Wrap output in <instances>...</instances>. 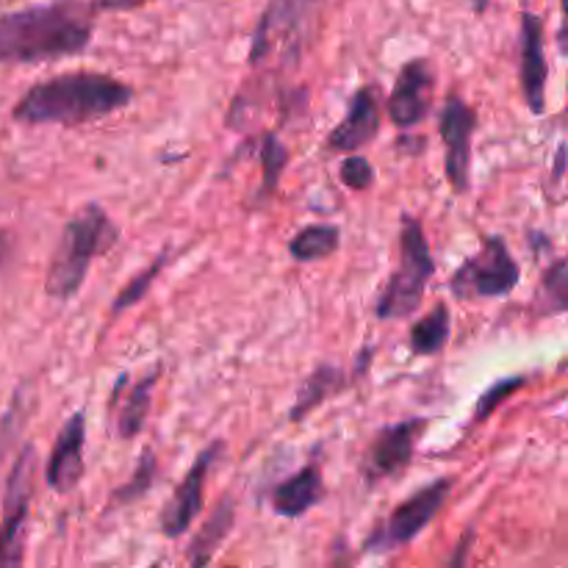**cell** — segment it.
<instances>
[{
    "mask_svg": "<svg viewBox=\"0 0 568 568\" xmlns=\"http://www.w3.org/2000/svg\"><path fill=\"white\" fill-rule=\"evenodd\" d=\"M452 336V314L450 305L439 303L433 311L417 319L408 330V349L417 358H430V355L441 353Z\"/></svg>",
    "mask_w": 568,
    "mask_h": 568,
    "instance_id": "21",
    "label": "cell"
},
{
    "mask_svg": "<svg viewBox=\"0 0 568 568\" xmlns=\"http://www.w3.org/2000/svg\"><path fill=\"white\" fill-rule=\"evenodd\" d=\"M288 161H292V156H288V147L283 145L281 136H277L275 130H266V134L261 136V145H259L261 186H259V192H255L259 206H264L266 200L277 192V186H281V178L283 172H286Z\"/></svg>",
    "mask_w": 568,
    "mask_h": 568,
    "instance_id": "22",
    "label": "cell"
},
{
    "mask_svg": "<svg viewBox=\"0 0 568 568\" xmlns=\"http://www.w3.org/2000/svg\"><path fill=\"white\" fill-rule=\"evenodd\" d=\"M167 261H169V248H164L161 253L156 255V261H152L150 266H145V270H141L139 275H134V281L125 283L123 292H119L117 297H114L112 316H119V314H123V311H128V308H134V305H139L141 299H145V294L150 292L152 281H156V277L161 275V270H164V266H167Z\"/></svg>",
    "mask_w": 568,
    "mask_h": 568,
    "instance_id": "26",
    "label": "cell"
},
{
    "mask_svg": "<svg viewBox=\"0 0 568 568\" xmlns=\"http://www.w3.org/2000/svg\"><path fill=\"white\" fill-rule=\"evenodd\" d=\"M325 499V477L319 463H305L272 488V511L283 518H303Z\"/></svg>",
    "mask_w": 568,
    "mask_h": 568,
    "instance_id": "17",
    "label": "cell"
},
{
    "mask_svg": "<svg viewBox=\"0 0 568 568\" xmlns=\"http://www.w3.org/2000/svg\"><path fill=\"white\" fill-rule=\"evenodd\" d=\"M327 0H270L250 40L248 62L253 70L266 64L297 67L305 48L319 31Z\"/></svg>",
    "mask_w": 568,
    "mask_h": 568,
    "instance_id": "4",
    "label": "cell"
},
{
    "mask_svg": "<svg viewBox=\"0 0 568 568\" xmlns=\"http://www.w3.org/2000/svg\"><path fill=\"white\" fill-rule=\"evenodd\" d=\"M568 308V264L566 259H555L540 275L535 292L533 311L538 316H560Z\"/></svg>",
    "mask_w": 568,
    "mask_h": 568,
    "instance_id": "23",
    "label": "cell"
},
{
    "mask_svg": "<svg viewBox=\"0 0 568 568\" xmlns=\"http://www.w3.org/2000/svg\"><path fill=\"white\" fill-rule=\"evenodd\" d=\"M156 477H158L156 452L145 450L139 455V463H136L130 480H125V485H119V488L112 491V496H108V511H117V507L139 502L141 496L150 494L152 485H156Z\"/></svg>",
    "mask_w": 568,
    "mask_h": 568,
    "instance_id": "24",
    "label": "cell"
},
{
    "mask_svg": "<svg viewBox=\"0 0 568 568\" xmlns=\"http://www.w3.org/2000/svg\"><path fill=\"white\" fill-rule=\"evenodd\" d=\"M562 175H566V145H557L555 150V164H551V183H560Z\"/></svg>",
    "mask_w": 568,
    "mask_h": 568,
    "instance_id": "30",
    "label": "cell"
},
{
    "mask_svg": "<svg viewBox=\"0 0 568 568\" xmlns=\"http://www.w3.org/2000/svg\"><path fill=\"white\" fill-rule=\"evenodd\" d=\"M95 0H48L0 14V64L34 67L90 51L97 25Z\"/></svg>",
    "mask_w": 568,
    "mask_h": 568,
    "instance_id": "1",
    "label": "cell"
},
{
    "mask_svg": "<svg viewBox=\"0 0 568 568\" xmlns=\"http://www.w3.org/2000/svg\"><path fill=\"white\" fill-rule=\"evenodd\" d=\"M233 527H236V502H233L231 494H225L220 499V505L214 507V513L192 535V544L186 549L189 566H209L217 551L222 549V544L228 540V535L233 533Z\"/></svg>",
    "mask_w": 568,
    "mask_h": 568,
    "instance_id": "18",
    "label": "cell"
},
{
    "mask_svg": "<svg viewBox=\"0 0 568 568\" xmlns=\"http://www.w3.org/2000/svg\"><path fill=\"white\" fill-rule=\"evenodd\" d=\"M527 383H529V377L511 375L496 380L494 386H488V391H483V397H480L477 406H474V417H472L474 422H485L491 413H496V408H499L502 402L511 400V397L516 395V391H522Z\"/></svg>",
    "mask_w": 568,
    "mask_h": 568,
    "instance_id": "27",
    "label": "cell"
},
{
    "mask_svg": "<svg viewBox=\"0 0 568 568\" xmlns=\"http://www.w3.org/2000/svg\"><path fill=\"white\" fill-rule=\"evenodd\" d=\"M428 424L430 419L411 417L377 430L375 439L366 446L364 457H360V477H364V483L375 488V485L386 483V480L400 477L411 466Z\"/></svg>",
    "mask_w": 568,
    "mask_h": 568,
    "instance_id": "9",
    "label": "cell"
},
{
    "mask_svg": "<svg viewBox=\"0 0 568 568\" xmlns=\"http://www.w3.org/2000/svg\"><path fill=\"white\" fill-rule=\"evenodd\" d=\"M36 477V446L23 444L14 457L12 474L3 491V511H0V568L23 566L25 560V529H29L31 499H34Z\"/></svg>",
    "mask_w": 568,
    "mask_h": 568,
    "instance_id": "8",
    "label": "cell"
},
{
    "mask_svg": "<svg viewBox=\"0 0 568 568\" xmlns=\"http://www.w3.org/2000/svg\"><path fill=\"white\" fill-rule=\"evenodd\" d=\"M225 441H211L189 469H186L183 480L175 485L172 496L167 505L158 513V527H161L164 538H180L192 529L198 516L206 507V480H209L211 469L222 461L225 455Z\"/></svg>",
    "mask_w": 568,
    "mask_h": 568,
    "instance_id": "11",
    "label": "cell"
},
{
    "mask_svg": "<svg viewBox=\"0 0 568 568\" xmlns=\"http://www.w3.org/2000/svg\"><path fill=\"white\" fill-rule=\"evenodd\" d=\"M0 3H12V0H0Z\"/></svg>",
    "mask_w": 568,
    "mask_h": 568,
    "instance_id": "32",
    "label": "cell"
},
{
    "mask_svg": "<svg viewBox=\"0 0 568 568\" xmlns=\"http://www.w3.org/2000/svg\"><path fill=\"white\" fill-rule=\"evenodd\" d=\"M152 0H95L97 12H136Z\"/></svg>",
    "mask_w": 568,
    "mask_h": 568,
    "instance_id": "29",
    "label": "cell"
},
{
    "mask_svg": "<svg viewBox=\"0 0 568 568\" xmlns=\"http://www.w3.org/2000/svg\"><path fill=\"white\" fill-rule=\"evenodd\" d=\"M477 128V108L450 92L439 114V136L444 141V172L455 194H469L472 189V141Z\"/></svg>",
    "mask_w": 568,
    "mask_h": 568,
    "instance_id": "10",
    "label": "cell"
},
{
    "mask_svg": "<svg viewBox=\"0 0 568 568\" xmlns=\"http://www.w3.org/2000/svg\"><path fill=\"white\" fill-rule=\"evenodd\" d=\"M435 275V259L424 236L419 217L402 214L400 220V264L386 281L383 292L375 303V316L383 322L411 319L422 305L424 292Z\"/></svg>",
    "mask_w": 568,
    "mask_h": 568,
    "instance_id": "5",
    "label": "cell"
},
{
    "mask_svg": "<svg viewBox=\"0 0 568 568\" xmlns=\"http://www.w3.org/2000/svg\"><path fill=\"white\" fill-rule=\"evenodd\" d=\"M433 90H435V67L430 59H411L402 64L400 75L395 81L386 114L391 125L400 130H413L430 117L433 112Z\"/></svg>",
    "mask_w": 568,
    "mask_h": 568,
    "instance_id": "12",
    "label": "cell"
},
{
    "mask_svg": "<svg viewBox=\"0 0 568 568\" xmlns=\"http://www.w3.org/2000/svg\"><path fill=\"white\" fill-rule=\"evenodd\" d=\"M161 364H156L136 383H130V377L123 375V386H119V380L114 386L112 411L114 422H117V435L123 441H134L145 430L147 413H150L152 406V395H156V386L161 380Z\"/></svg>",
    "mask_w": 568,
    "mask_h": 568,
    "instance_id": "16",
    "label": "cell"
},
{
    "mask_svg": "<svg viewBox=\"0 0 568 568\" xmlns=\"http://www.w3.org/2000/svg\"><path fill=\"white\" fill-rule=\"evenodd\" d=\"M338 180L347 189H353V192H366V189L377 183V172L369 158L358 156V152H347V158L338 167Z\"/></svg>",
    "mask_w": 568,
    "mask_h": 568,
    "instance_id": "28",
    "label": "cell"
},
{
    "mask_svg": "<svg viewBox=\"0 0 568 568\" xmlns=\"http://www.w3.org/2000/svg\"><path fill=\"white\" fill-rule=\"evenodd\" d=\"M522 283V264L513 259L511 244L499 233L483 239L480 250H474L450 277V294L461 303L477 299L511 297Z\"/></svg>",
    "mask_w": 568,
    "mask_h": 568,
    "instance_id": "6",
    "label": "cell"
},
{
    "mask_svg": "<svg viewBox=\"0 0 568 568\" xmlns=\"http://www.w3.org/2000/svg\"><path fill=\"white\" fill-rule=\"evenodd\" d=\"M31 408H34V391L29 386H20L12 395V400H9V408L3 411V417H0V463L7 461V455L14 450L20 435H23L25 422L31 417Z\"/></svg>",
    "mask_w": 568,
    "mask_h": 568,
    "instance_id": "25",
    "label": "cell"
},
{
    "mask_svg": "<svg viewBox=\"0 0 568 568\" xmlns=\"http://www.w3.org/2000/svg\"><path fill=\"white\" fill-rule=\"evenodd\" d=\"M130 103H134V86L125 81L95 70H73L31 86L12 108V117L23 125L78 128L112 117Z\"/></svg>",
    "mask_w": 568,
    "mask_h": 568,
    "instance_id": "2",
    "label": "cell"
},
{
    "mask_svg": "<svg viewBox=\"0 0 568 568\" xmlns=\"http://www.w3.org/2000/svg\"><path fill=\"white\" fill-rule=\"evenodd\" d=\"M119 225L97 203H86L64 225L56 250L51 255L45 277V294L56 303H70L84 286L95 259L112 253L119 244Z\"/></svg>",
    "mask_w": 568,
    "mask_h": 568,
    "instance_id": "3",
    "label": "cell"
},
{
    "mask_svg": "<svg viewBox=\"0 0 568 568\" xmlns=\"http://www.w3.org/2000/svg\"><path fill=\"white\" fill-rule=\"evenodd\" d=\"M518 81L529 114L540 117L546 112L549 64L544 51V20L535 12H522L518 18Z\"/></svg>",
    "mask_w": 568,
    "mask_h": 568,
    "instance_id": "14",
    "label": "cell"
},
{
    "mask_svg": "<svg viewBox=\"0 0 568 568\" xmlns=\"http://www.w3.org/2000/svg\"><path fill=\"white\" fill-rule=\"evenodd\" d=\"M349 386V377L341 366L336 364H319L308 371V377L303 380L297 391V400H294L292 411H288V422H303L308 413H314L322 402L333 400V397L341 395Z\"/></svg>",
    "mask_w": 568,
    "mask_h": 568,
    "instance_id": "19",
    "label": "cell"
},
{
    "mask_svg": "<svg viewBox=\"0 0 568 568\" xmlns=\"http://www.w3.org/2000/svg\"><path fill=\"white\" fill-rule=\"evenodd\" d=\"M84 446H86V411H75L67 422L62 424V430L56 433L53 441L51 457H48L45 466V483L48 488L56 491V494H73L81 485L86 474V461H84Z\"/></svg>",
    "mask_w": 568,
    "mask_h": 568,
    "instance_id": "15",
    "label": "cell"
},
{
    "mask_svg": "<svg viewBox=\"0 0 568 568\" xmlns=\"http://www.w3.org/2000/svg\"><path fill=\"white\" fill-rule=\"evenodd\" d=\"M452 485H455L452 477H439L413 491L411 496H406L383 522L366 535V555H389V551L406 549L408 544H413L430 527V522L439 516L444 502L450 499Z\"/></svg>",
    "mask_w": 568,
    "mask_h": 568,
    "instance_id": "7",
    "label": "cell"
},
{
    "mask_svg": "<svg viewBox=\"0 0 568 568\" xmlns=\"http://www.w3.org/2000/svg\"><path fill=\"white\" fill-rule=\"evenodd\" d=\"M341 250V228L330 222H314L299 228L288 242V255L299 264H319Z\"/></svg>",
    "mask_w": 568,
    "mask_h": 568,
    "instance_id": "20",
    "label": "cell"
},
{
    "mask_svg": "<svg viewBox=\"0 0 568 568\" xmlns=\"http://www.w3.org/2000/svg\"><path fill=\"white\" fill-rule=\"evenodd\" d=\"M9 253H12V239H9L7 231H0V270L9 261Z\"/></svg>",
    "mask_w": 568,
    "mask_h": 568,
    "instance_id": "31",
    "label": "cell"
},
{
    "mask_svg": "<svg viewBox=\"0 0 568 568\" xmlns=\"http://www.w3.org/2000/svg\"><path fill=\"white\" fill-rule=\"evenodd\" d=\"M383 125V108H380V92L375 84H366L353 92L347 103V112L338 119L336 128L327 134L325 147L327 152H358L369 141L380 136Z\"/></svg>",
    "mask_w": 568,
    "mask_h": 568,
    "instance_id": "13",
    "label": "cell"
}]
</instances>
